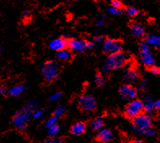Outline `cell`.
Segmentation results:
<instances>
[{
	"label": "cell",
	"mask_w": 160,
	"mask_h": 143,
	"mask_svg": "<svg viewBox=\"0 0 160 143\" xmlns=\"http://www.w3.org/2000/svg\"><path fill=\"white\" fill-rule=\"evenodd\" d=\"M38 103L33 100L28 101L21 110L16 112L13 115L12 125L18 130H24L27 128L28 121L32 113L37 110Z\"/></svg>",
	"instance_id": "obj_1"
},
{
	"label": "cell",
	"mask_w": 160,
	"mask_h": 143,
	"mask_svg": "<svg viewBox=\"0 0 160 143\" xmlns=\"http://www.w3.org/2000/svg\"><path fill=\"white\" fill-rule=\"evenodd\" d=\"M128 59L129 58H128V54L120 51V52L108 55L106 64L109 66L111 70H117V69H120L125 66Z\"/></svg>",
	"instance_id": "obj_2"
},
{
	"label": "cell",
	"mask_w": 160,
	"mask_h": 143,
	"mask_svg": "<svg viewBox=\"0 0 160 143\" xmlns=\"http://www.w3.org/2000/svg\"><path fill=\"white\" fill-rule=\"evenodd\" d=\"M41 73L47 82H51L59 77V72L58 64L55 61H47L42 66Z\"/></svg>",
	"instance_id": "obj_3"
},
{
	"label": "cell",
	"mask_w": 160,
	"mask_h": 143,
	"mask_svg": "<svg viewBox=\"0 0 160 143\" xmlns=\"http://www.w3.org/2000/svg\"><path fill=\"white\" fill-rule=\"evenodd\" d=\"M132 130L135 133L142 132L152 126V120L147 113H142L133 119L132 122Z\"/></svg>",
	"instance_id": "obj_4"
},
{
	"label": "cell",
	"mask_w": 160,
	"mask_h": 143,
	"mask_svg": "<svg viewBox=\"0 0 160 143\" xmlns=\"http://www.w3.org/2000/svg\"><path fill=\"white\" fill-rule=\"evenodd\" d=\"M144 111V103L139 99H133L125 107V115L129 119L133 120L135 117L142 114Z\"/></svg>",
	"instance_id": "obj_5"
},
{
	"label": "cell",
	"mask_w": 160,
	"mask_h": 143,
	"mask_svg": "<svg viewBox=\"0 0 160 143\" xmlns=\"http://www.w3.org/2000/svg\"><path fill=\"white\" fill-rule=\"evenodd\" d=\"M72 51L77 53L84 52L86 50H90L93 47V44L89 41H85L84 39L72 38L68 40V46Z\"/></svg>",
	"instance_id": "obj_6"
},
{
	"label": "cell",
	"mask_w": 160,
	"mask_h": 143,
	"mask_svg": "<svg viewBox=\"0 0 160 143\" xmlns=\"http://www.w3.org/2000/svg\"><path fill=\"white\" fill-rule=\"evenodd\" d=\"M78 105L80 108L86 113L93 112L97 107V101L91 95L84 94L79 97Z\"/></svg>",
	"instance_id": "obj_7"
},
{
	"label": "cell",
	"mask_w": 160,
	"mask_h": 143,
	"mask_svg": "<svg viewBox=\"0 0 160 143\" xmlns=\"http://www.w3.org/2000/svg\"><path fill=\"white\" fill-rule=\"evenodd\" d=\"M140 57L142 64L146 67L150 68L154 66L155 64L154 58L150 49V46L146 42H143L140 45Z\"/></svg>",
	"instance_id": "obj_8"
},
{
	"label": "cell",
	"mask_w": 160,
	"mask_h": 143,
	"mask_svg": "<svg viewBox=\"0 0 160 143\" xmlns=\"http://www.w3.org/2000/svg\"><path fill=\"white\" fill-rule=\"evenodd\" d=\"M102 50L108 55L116 54L122 51V44L120 41L116 39H106L102 44Z\"/></svg>",
	"instance_id": "obj_9"
},
{
	"label": "cell",
	"mask_w": 160,
	"mask_h": 143,
	"mask_svg": "<svg viewBox=\"0 0 160 143\" xmlns=\"http://www.w3.org/2000/svg\"><path fill=\"white\" fill-rule=\"evenodd\" d=\"M120 94L123 99L127 100H133L138 96V91L130 84H126L120 88Z\"/></svg>",
	"instance_id": "obj_10"
},
{
	"label": "cell",
	"mask_w": 160,
	"mask_h": 143,
	"mask_svg": "<svg viewBox=\"0 0 160 143\" xmlns=\"http://www.w3.org/2000/svg\"><path fill=\"white\" fill-rule=\"evenodd\" d=\"M68 39L63 38V37L53 39L49 43V48L52 50L57 51V52L66 49L68 47Z\"/></svg>",
	"instance_id": "obj_11"
},
{
	"label": "cell",
	"mask_w": 160,
	"mask_h": 143,
	"mask_svg": "<svg viewBox=\"0 0 160 143\" xmlns=\"http://www.w3.org/2000/svg\"><path fill=\"white\" fill-rule=\"evenodd\" d=\"M140 74L136 68H130L124 73V80L128 84H132L138 81Z\"/></svg>",
	"instance_id": "obj_12"
},
{
	"label": "cell",
	"mask_w": 160,
	"mask_h": 143,
	"mask_svg": "<svg viewBox=\"0 0 160 143\" xmlns=\"http://www.w3.org/2000/svg\"><path fill=\"white\" fill-rule=\"evenodd\" d=\"M129 27L133 36L138 38H142L143 37H145V29L140 24L135 21H132L130 23Z\"/></svg>",
	"instance_id": "obj_13"
},
{
	"label": "cell",
	"mask_w": 160,
	"mask_h": 143,
	"mask_svg": "<svg viewBox=\"0 0 160 143\" xmlns=\"http://www.w3.org/2000/svg\"><path fill=\"white\" fill-rule=\"evenodd\" d=\"M112 131L109 129H102L97 134L98 141L101 142H108L112 138Z\"/></svg>",
	"instance_id": "obj_14"
},
{
	"label": "cell",
	"mask_w": 160,
	"mask_h": 143,
	"mask_svg": "<svg viewBox=\"0 0 160 143\" xmlns=\"http://www.w3.org/2000/svg\"><path fill=\"white\" fill-rule=\"evenodd\" d=\"M144 103V111L147 114H151L154 111V108H155V102H154L153 99L150 96L145 97V99L143 101Z\"/></svg>",
	"instance_id": "obj_15"
},
{
	"label": "cell",
	"mask_w": 160,
	"mask_h": 143,
	"mask_svg": "<svg viewBox=\"0 0 160 143\" xmlns=\"http://www.w3.org/2000/svg\"><path fill=\"white\" fill-rule=\"evenodd\" d=\"M86 126L84 122H77L71 128V133L74 135H81L85 131Z\"/></svg>",
	"instance_id": "obj_16"
},
{
	"label": "cell",
	"mask_w": 160,
	"mask_h": 143,
	"mask_svg": "<svg viewBox=\"0 0 160 143\" xmlns=\"http://www.w3.org/2000/svg\"><path fill=\"white\" fill-rule=\"evenodd\" d=\"M149 46H153V47H160V37L155 34L147 35L146 37V41H145Z\"/></svg>",
	"instance_id": "obj_17"
},
{
	"label": "cell",
	"mask_w": 160,
	"mask_h": 143,
	"mask_svg": "<svg viewBox=\"0 0 160 143\" xmlns=\"http://www.w3.org/2000/svg\"><path fill=\"white\" fill-rule=\"evenodd\" d=\"M25 90V86L24 85H16L12 87L9 89V94L12 97H17L20 96V94H22Z\"/></svg>",
	"instance_id": "obj_18"
},
{
	"label": "cell",
	"mask_w": 160,
	"mask_h": 143,
	"mask_svg": "<svg viewBox=\"0 0 160 143\" xmlns=\"http://www.w3.org/2000/svg\"><path fill=\"white\" fill-rule=\"evenodd\" d=\"M103 120L101 117H97L91 122V128L94 131H99L103 127Z\"/></svg>",
	"instance_id": "obj_19"
},
{
	"label": "cell",
	"mask_w": 160,
	"mask_h": 143,
	"mask_svg": "<svg viewBox=\"0 0 160 143\" xmlns=\"http://www.w3.org/2000/svg\"><path fill=\"white\" fill-rule=\"evenodd\" d=\"M57 58L60 60H68L69 59L71 58V53L69 50L64 49V50H62L60 51H58Z\"/></svg>",
	"instance_id": "obj_20"
},
{
	"label": "cell",
	"mask_w": 160,
	"mask_h": 143,
	"mask_svg": "<svg viewBox=\"0 0 160 143\" xmlns=\"http://www.w3.org/2000/svg\"><path fill=\"white\" fill-rule=\"evenodd\" d=\"M124 12L128 16L130 17H135V16H138L139 14V10H138L137 8H134V7L129 6V7H126L124 8Z\"/></svg>",
	"instance_id": "obj_21"
},
{
	"label": "cell",
	"mask_w": 160,
	"mask_h": 143,
	"mask_svg": "<svg viewBox=\"0 0 160 143\" xmlns=\"http://www.w3.org/2000/svg\"><path fill=\"white\" fill-rule=\"evenodd\" d=\"M64 112H65L64 106H63V105H59V106H58V107L55 109V111H54V112H53V115L56 117V118H59V117H61L63 114H64Z\"/></svg>",
	"instance_id": "obj_22"
},
{
	"label": "cell",
	"mask_w": 160,
	"mask_h": 143,
	"mask_svg": "<svg viewBox=\"0 0 160 143\" xmlns=\"http://www.w3.org/2000/svg\"><path fill=\"white\" fill-rule=\"evenodd\" d=\"M59 133V127L56 125H53L51 127L48 128V134L51 137H55Z\"/></svg>",
	"instance_id": "obj_23"
},
{
	"label": "cell",
	"mask_w": 160,
	"mask_h": 143,
	"mask_svg": "<svg viewBox=\"0 0 160 143\" xmlns=\"http://www.w3.org/2000/svg\"><path fill=\"white\" fill-rule=\"evenodd\" d=\"M95 83L98 86H102L105 83V80H104V77L101 73H98L95 77Z\"/></svg>",
	"instance_id": "obj_24"
},
{
	"label": "cell",
	"mask_w": 160,
	"mask_h": 143,
	"mask_svg": "<svg viewBox=\"0 0 160 143\" xmlns=\"http://www.w3.org/2000/svg\"><path fill=\"white\" fill-rule=\"evenodd\" d=\"M108 12L112 16H120L122 14V9H118V8H113V7H110L108 8Z\"/></svg>",
	"instance_id": "obj_25"
},
{
	"label": "cell",
	"mask_w": 160,
	"mask_h": 143,
	"mask_svg": "<svg viewBox=\"0 0 160 143\" xmlns=\"http://www.w3.org/2000/svg\"><path fill=\"white\" fill-rule=\"evenodd\" d=\"M57 119H58V118H56V117L54 116V115L51 117H50V118H49V119L46 121V127L48 129V128L51 127V126H53V125H56Z\"/></svg>",
	"instance_id": "obj_26"
},
{
	"label": "cell",
	"mask_w": 160,
	"mask_h": 143,
	"mask_svg": "<svg viewBox=\"0 0 160 143\" xmlns=\"http://www.w3.org/2000/svg\"><path fill=\"white\" fill-rule=\"evenodd\" d=\"M111 7L118 8V9H122L124 8V5L121 0H111Z\"/></svg>",
	"instance_id": "obj_27"
},
{
	"label": "cell",
	"mask_w": 160,
	"mask_h": 143,
	"mask_svg": "<svg viewBox=\"0 0 160 143\" xmlns=\"http://www.w3.org/2000/svg\"><path fill=\"white\" fill-rule=\"evenodd\" d=\"M105 38L102 36H100V35H97V36H94L93 38V43H95L97 45H100V44H103L104 42H105Z\"/></svg>",
	"instance_id": "obj_28"
},
{
	"label": "cell",
	"mask_w": 160,
	"mask_h": 143,
	"mask_svg": "<svg viewBox=\"0 0 160 143\" xmlns=\"http://www.w3.org/2000/svg\"><path fill=\"white\" fill-rule=\"evenodd\" d=\"M61 97H62V93H60V92H55V93L52 94L51 95L50 101L51 102H57V101H59L61 99Z\"/></svg>",
	"instance_id": "obj_29"
},
{
	"label": "cell",
	"mask_w": 160,
	"mask_h": 143,
	"mask_svg": "<svg viewBox=\"0 0 160 143\" xmlns=\"http://www.w3.org/2000/svg\"><path fill=\"white\" fill-rule=\"evenodd\" d=\"M142 133H143L144 135L150 137V136H154V134H155V130L153 129L152 128H148V129H144V130H142Z\"/></svg>",
	"instance_id": "obj_30"
},
{
	"label": "cell",
	"mask_w": 160,
	"mask_h": 143,
	"mask_svg": "<svg viewBox=\"0 0 160 143\" xmlns=\"http://www.w3.org/2000/svg\"><path fill=\"white\" fill-rule=\"evenodd\" d=\"M43 110H42V109H37L36 111H34V112L32 113V118L35 120H38L39 119L42 115H43Z\"/></svg>",
	"instance_id": "obj_31"
},
{
	"label": "cell",
	"mask_w": 160,
	"mask_h": 143,
	"mask_svg": "<svg viewBox=\"0 0 160 143\" xmlns=\"http://www.w3.org/2000/svg\"><path fill=\"white\" fill-rule=\"evenodd\" d=\"M150 73L154 75H159L160 74V69L157 66H152L150 68Z\"/></svg>",
	"instance_id": "obj_32"
},
{
	"label": "cell",
	"mask_w": 160,
	"mask_h": 143,
	"mask_svg": "<svg viewBox=\"0 0 160 143\" xmlns=\"http://www.w3.org/2000/svg\"><path fill=\"white\" fill-rule=\"evenodd\" d=\"M106 24V21H105V19L104 18H99L98 20L96 21L95 23V25L97 27H102L104 26Z\"/></svg>",
	"instance_id": "obj_33"
},
{
	"label": "cell",
	"mask_w": 160,
	"mask_h": 143,
	"mask_svg": "<svg viewBox=\"0 0 160 143\" xmlns=\"http://www.w3.org/2000/svg\"><path fill=\"white\" fill-rule=\"evenodd\" d=\"M45 143H64L63 140L59 139V138H51L48 139Z\"/></svg>",
	"instance_id": "obj_34"
},
{
	"label": "cell",
	"mask_w": 160,
	"mask_h": 143,
	"mask_svg": "<svg viewBox=\"0 0 160 143\" xmlns=\"http://www.w3.org/2000/svg\"><path fill=\"white\" fill-rule=\"evenodd\" d=\"M102 71L104 73H109L112 70H111V69L109 68V66H108L107 64H105L102 67Z\"/></svg>",
	"instance_id": "obj_35"
},
{
	"label": "cell",
	"mask_w": 160,
	"mask_h": 143,
	"mask_svg": "<svg viewBox=\"0 0 160 143\" xmlns=\"http://www.w3.org/2000/svg\"><path fill=\"white\" fill-rule=\"evenodd\" d=\"M8 92H9V90L7 89L6 87H4V86L0 87V95H6Z\"/></svg>",
	"instance_id": "obj_36"
},
{
	"label": "cell",
	"mask_w": 160,
	"mask_h": 143,
	"mask_svg": "<svg viewBox=\"0 0 160 143\" xmlns=\"http://www.w3.org/2000/svg\"><path fill=\"white\" fill-rule=\"evenodd\" d=\"M146 87H147V82L146 81H142L140 83V88L142 89H146Z\"/></svg>",
	"instance_id": "obj_37"
},
{
	"label": "cell",
	"mask_w": 160,
	"mask_h": 143,
	"mask_svg": "<svg viewBox=\"0 0 160 143\" xmlns=\"http://www.w3.org/2000/svg\"><path fill=\"white\" fill-rule=\"evenodd\" d=\"M23 16H24V17H28V16H30V12L28 10L24 11V12H23Z\"/></svg>",
	"instance_id": "obj_38"
},
{
	"label": "cell",
	"mask_w": 160,
	"mask_h": 143,
	"mask_svg": "<svg viewBox=\"0 0 160 143\" xmlns=\"http://www.w3.org/2000/svg\"><path fill=\"white\" fill-rule=\"evenodd\" d=\"M154 105H155V108L160 109V99L159 100L156 101V102H155V103H154Z\"/></svg>",
	"instance_id": "obj_39"
},
{
	"label": "cell",
	"mask_w": 160,
	"mask_h": 143,
	"mask_svg": "<svg viewBox=\"0 0 160 143\" xmlns=\"http://www.w3.org/2000/svg\"><path fill=\"white\" fill-rule=\"evenodd\" d=\"M133 143H142V141L140 139H137L133 141Z\"/></svg>",
	"instance_id": "obj_40"
},
{
	"label": "cell",
	"mask_w": 160,
	"mask_h": 143,
	"mask_svg": "<svg viewBox=\"0 0 160 143\" xmlns=\"http://www.w3.org/2000/svg\"><path fill=\"white\" fill-rule=\"evenodd\" d=\"M68 1H75V0H68Z\"/></svg>",
	"instance_id": "obj_41"
},
{
	"label": "cell",
	"mask_w": 160,
	"mask_h": 143,
	"mask_svg": "<svg viewBox=\"0 0 160 143\" xmlns=\"http://www.w3.org/2000/svg\"><path fill=\"white\" fill-rule=\"evenodd\" d=\"M1 50H2V49H1V47H0V51H1Z\"/></svg>",
	"instance_id": "obj_42"
}]
</instances>
